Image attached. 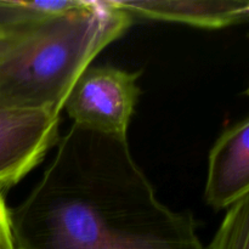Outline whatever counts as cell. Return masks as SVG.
Masks as SVG:
<instances>
[{
    "label": "cell",
    "instance_id": "3",
    "mask_svg": "<svg viewBox=\"0 0 249 249\" xmlns=\"http://www.w3.org/2000/svg\"><path fill=\"white\" fill-rule=\"evenodd\" d=\"M139 72L112 66L88 67L71 89L63 108L73 124L118 139H126L141 95Z\"/></svg>",
    "mask_w": 249,
    "mask_h": 249
},
{
    "label": "cell",
    "instance_id": "6",
    "mask_svg": "<svg viewBox=\"0 0 249 249\" xmlns=\"http://www.w3.org/2000/svg\"><path fill=\"white\" fill-rule=\"evenodd\" d=\"M131 17L178 22L202 28H224L243 23L248 0H108Z\"/></svg>",
    "mask_w": 249,
    "mask_h": 249
},
{
    "label": "cell",
    "instance_id": "5",
    "mask_svg": "<svg viewBox=\"0 0 249 249\" xmlns=\"http://www.w3.org/2000/svg\"><path fill=\"white\" fill-rule=\"evenodd\" d=\"M249 195V118L221 133L209 152L204 199L215 211Z\"/></svg>",
    "mask_w": 249,
    "mask_h": 249
},
{
    "label": "cell",
    "instance_id": "1",
    "mask_svg": "<svg viewBox=\"0 0 249 249\" xmlns=\"http://www.w3.org/2000/svg\"><path fill=\"white\" fill-rule=\"evenodd\" d=\"M9 216L15 249H206L194 215L158 198L126 139L77 124Z\"/></svg>",
    "mask_w": 249,
    "mask_h": 249
},
{
    "label": "cell",
    "instance_id": "10",
    "mask_svg": "<svg viewBox=\"0 0 249 249\" xmlns=\"http://www.w3.org/2000/svg\"><path fill=\"white\" fill-rule=\"evenodd\" d=\"M4 192L0 191V249H15L10 228L9 208L4 199Z\"/></svg>",
    "mask_w": 249,
    "mask_h": 249
},
{
    "label": "cell",
    "instance_id": "2",
    "mask_svg": "<svg viewBox=\"0 0 249 249\" xmlns=\"http://www.w3.org/2000/svg\"><path fill=\"white\" fill-rule=\"evenodd\" d=\"M133 22L108 0L39 22L0 60V106L60 114L79 75Z\"/></svg>",
    "mask_w": 249,
    "mask_h": 249
},
{
    "label": "cell",
    "instance_id": "9",
    "mask_svg": "<svg viewBox=\"0 0 249 249\" xmlns=\"http://www.w3.org/2000/svg\"><path fill=\"white\" fill-rule=\"evenodd\" d=\"M17 1L24 9L45 18L66 16L87 9L91 4V0H41V1L17 0Z\"/></svg>",
    "mask_w": 249,
    "mask_h": 249
},
{
    "label": "cell",
    "instance_id": "7",
    "mask_svg": "<svg viewBox=\"0 0 249 249\" xmlns=\"http://www.w3.org/2000/svg\"><path fill=\"white\" fill-rule=\"evenodd\" d=\"M206 249H249V195L228 209L220 228Z\"/></svg>",
    "mask_w": 249,
    "mask_h": 249
},
{
    "label": "cell",
    "instance_id": "4",
    "mask_svg": "<svg viewBox=\"0 0 249 249\" xmlns=\"http://www.w3.org/2000/svg\"><path fill=\"white\" fill-rule=\"evenodd\" d=\"M60 114L0 106V191L23 179L60 140Z\"/></svg>",
    "mask_w": 249,
    "mask_h": 249
},
{
    "label": "cell",
    "instance_id": "8",
    "mask_svg": "<svg viewBox=\"0 0 249 249\" xmlns=\"http://www.w3.org/2000/svg\"><path fill=\"white\" fill-rule=\"evenodd\" d=\"M45 19L24 9L17 0H0V36L28 28Z\"/></svg>",
    "mask_w": 249,
    "mask_h": 249
},
{
    "label": "cell",
    "instance_id": "11",
    "mask_svg": "<svg viewBox=\"0 0 249 249\" xmlns=\"http://www.w3.org/2000/svg\"><path fill=\"white\" fill-rule=\"evenodd\" d=\"M36 24L28 27V28L21 29V31L12 32V33H7V34H1V36H0V60H1L5 55H7V53H9L10 51L17 45V44L21 43L22 39L27 36V33H28V32L36 26Z\"/></svg>",
    "mask_w": 249,
    "mask_h": 249
}]
</instances>
